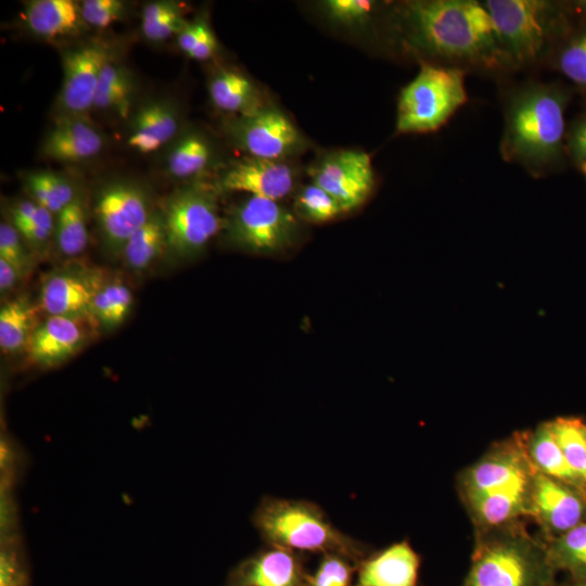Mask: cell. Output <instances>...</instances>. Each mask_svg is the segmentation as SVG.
<instances>
[{"instance_id":"41","label":"cell","mask_w":586,"mask_h":586,"mask_svg":"<svg viewBox=\"0 0 586 586\" xmlns=\"http://www.w3.org/2000/svg\"><path fill=\"white\" fill-rule=\"evenodd\" d=\"M561 71L574 82L586 86V33L575 38L561 53Z\"/></svg>"},{"instance_id":"8","label":"cell","mask_w":586,"mask_h":586,"mask_svg":"<svg viewBox=\"0 0 586 586\" xmlns=\"http://www.w3.org/2000/svg\"><path fill=\"white\" fill-rule=\"evenodd\" d=\"M535 472L526 450L525 432L514 433L493 444L460 473L459 495L466 502L482 495L528 488Z\"/></svg>"},{"instance_id":"19","label":"cell","mask_w":586,"mask_h":586,"mask_svg":"<svg viewBox=\"0 0 586 586\" xmlns=\"http://www.w3.org/2000/svg\"><path fill=\"white\" fill-rule=\"evenodd\" d=\"M103 138L84 116L63 115L49 130L42 143L46 156L59 162H80L99 154Z\"/></svg>"},{"instance_id":"42","label":"cell","mask_w":586,"mask_h":586,"mask_svg":"<svg viewBox=\"0 0 586 586\" xmlns=\"http://www.w3.org/2000/svg\"><path fill=\"white\" fill-rule=\"evenodd\" d=\"M0 258L13 265L21 276L28 267V256L23 238L17 229L8 222L0 225Z\"/></svg>"},{"instance_id":"34","label":"cell","mask_w":586,"mask_h":586,"mask_svg":"<svg viewBox=\"0 0 586 586\" xmlns=\"http://www.w3.org/2000/svg\"><path fill=\"white\" fill-rule=\"evenodd\" d=\"M132 302L130 289L119 281H114L98 290L91 314L99 323L114 327L126 318Z\"/></svg>"},{"instance_id":"6","label":"cell","mask_w":586,"mask_h":586,"mask_svg":"<svg viewBox=\"0 0 586 586\" xmlns=\"http://www.w3.org/2000/svg\"><path fill=\"white\" fill-rule=\"evenodd\" d=\"M161 212L167 249L183 257L201 252L224 227L214 190L202 183L176 191Z\"/></svg>"},{"instance_id":"17","label":"cell","mask_w":586,"mask_h":586,"mask_svg":"<svg viewBox=\"0 0 586 586\" xmlns=\"http://www.w3.org/2000/svg\"><path fill=\"white\" fill-rule=\"evenodd\" d=\"M89 316H49L33 332L26 346L29 358L43 367L56 366L76 354L93 326ZM94 318V317H93Z\"/></svg>"},{"instance_id":"30","label":"cell","mask_w":586,"mask_h":586,"mask_svg":"<svg viewBox=\"0 0 586 586\" xmlns=\"http://www.w3.org/2000/svg\"><path fill=\"white\" fill-rule=\"evenodd\" d=\"M26 188L37 204L56 215L78 195L66 178L49 171L29 174Z\"/></svg>"},{"instance_id":"29","label":"cell","mask_w":586,"mask_h":586,"mask_svg":"<svg viewBox=\"0 0 586 586\" xmlns=\"http://www.w3.org/2000/svg\"><path fill=\"white\" fill-rule=\"evenodd\" d=\"M132 92L131 75L125 67L110 60L102 68L93 107L112 110L125 117L130 110Z\"/></svg>"},{"instance_id":"37","label":"cell","mask_w":586,"mask_h":586,"mask_svg":"<svg viewBox=\"0 0 586 586\" xmlns=\"http://www.w3.org/2000/svg\"><path fill=\"white\" fill-rule=\"evenodd\" d=\"M357 564L349 559L334 553L321 556L313 574L307 576L308 586H354Z\"/></svg>"},{"instance_id":"21","label":"cell","mask_w":586,"mask_h":586,"mask_svg":"<svg viewBox=\"0 0 586 586\" xmlns=\"http://www.w3.org/2000/svg\"><path fill=\"white\" fill-rule=\"evenodd\" d=\"M179 126L178 113L170 103L150 102L136 114L128 145L143 154L155 152L177 136Z\"/></svg>"},{"instance_id":"2","label":"cell","mask_w":586,"mask_h":586,"mask_svg":"<svg viewBox=\"0 0 586 586\" xmlns=\"http://www.w3.org/2000/svg\"><path fill=\"white\" fill-rule=\"evenodd\" d=\"M557 572L545 539L532 536L519 520L475 530L470 568L461 586H557Z\"/></svg>"},{"instance_id":"18","label":"cell","mask_w":586,"mask_h":586,"mask_svg":"<svg viewBox=\"0 0 586 586\" xmlns=\"http://www.w3.org/2000/svg\"><path fill=\"white\" fill-rule=\"evenodd\" d=\"M420 565V556L404 539L365 557L354 586H418Z\"/></svg>"},{"instance_id":"1","label":"cell","mask_w":586,"mask_h":586,"mask_svg":"<svg viewBox=\"0 0 586 586\" xmlns=\"http://www.w3.org/2000/svg\"><path fill=\"white\" fill-rule=\"evenodd\" d=\"M400 15L408 41L434 56L488 66L507 56L488 10L477 1H407Z\"/></svg>"},{"instance_id":"24","label":"cell","mask_w":586,"mask_h":586,"mask_svg":"<svg viewBox=\"0 0 586 586\" xmlns=\"http://www.w3.org/2000/svg\"><path fill=\"white\" fill-rule=\"evenodd\" d=\"M80 18V7L73 0H33L26 3L24 10L28 29L43 38L76 34Z\"/></svg>"},{"instance_id":"10","label":"cell","mask_w":586,"mask_h":586,"mask_svg":"<svg viewBox=\"0 0 586 586\" xmlns=\"http://www.w3.org/2000/svg\"><path fill=\"white\" fill-rule=\"evenodd\" d=\"M232 142L249 156L288 161L302 153L307 141L291 119L275 105L234 116L226 124Z\"/></svg>"},{"instance_id":"47","label":"cell","mask_w":586,"mask_h":586,"mask_svg":"<svg viewBox=\"0 0 586 586\" xmlns=\"http://www.w3.org/2000/svg\"><path fill=\"white\" fill-rule=\"evenodd\" d=\"M584 170H585V173H586V163L584 164Z\"/></svg>"},{"instance_id":"27","label":"cell","mask_w":586,"mask_h":586,"mask_svg":"<svg viewBox=\"0 0 586 586\" xmlns=\"http://www.w3.org/2000/svg\"><path fill=\"white\" fill-rule=\"evenodd\" d=\"M25 297L7 302L0 309V347L3 353L26 348L39 324L37 311Z\"/></svg>"},{"instance_id":"43","label":"cell","mask_w":586,"mask_h":586,"mask_svg":"<svg viewBox=\"0 0 586 586\" xmlns=\"http://www.w3.org/2000/svg\"><path fill=\"white\" fill-rule=\"evenodd\" d=\"M21 277L18 270L3 258H0V291L4 293L16 283Z\"/></svg>"},{"instance_id":"28","label":"cell","mask_w":586,"mask_h":586,"mask_svg":"<svg viewBox=\"0 0 586 586\" xmlns=\"http://www.w3.org/2000/svg\"><path fill=\"white\" fill-rule=\"evenodd\" d=\"M212 156L209 141L203 135L191 131L181 136L173 145L166 165L173 177L188 179L203 173L209 165Z\"/></svg>"},{"instance_id":"38","label":"cell","mask_w":586,"mask_h":586,"mask_svg":"<svg viewBox=\"0 0 586 586\" xmlns=\"http://www.w3.org/2000/svg\"><path fill=\"white\" fill-rule=\"evenodd\" d=\"M375 2L370 0H327L321 2L324 14L334 23L358 26L366 23Z\"/></svg>"},{"instance_id":"45","label":"cell","mask_w":586,"mask_h":586,"mask_svg":"<svg viewBox=\"0 0 586 586\" xmlns=\"http://www.w3.org/2000/svg\"><path fill=\"white\" fill-rule=\"evenodd\" d=\"M557 586H581L579 584H575L573 582L565 584V585H557Z\"/></svg>"},{"instance_id":"23","label":"cell","mask_w":586,"mask_h":586,"mask_svg":"<svg viewBox=\"0 0 586 586\" xmlns=\"http://www.w3.org/2000/svg\"><path fill=\"white\" fill-rule=\"evenodd\" d=\"M525 445L530 460L538 472L570 485L586 495V484L566 461L549 421L540 423L533 431H526Z\"/></svg>"},{"instance_id":"36","label":"cell","mask_w":586,"mask_h":586,"mask_svg":"<svg viewBox=\"0 0 586 586\" xmlns=\"http://www.w3.org/2000/svg\"><path fill=\"white\" fill-rule=\"evenodd\" d=\"M179 49L196 61L212 59L218 51V41L204 18L187 23L177 36Z\"/></svg>"},{"instance_id":"48","label":"cell","mask_w":586,"mask_h":586,"mask_svg":"<svg viewBox=\"0 0 586 586\" xmlns=\"http://www.w3.org/2000/svg\"><path fill=\"white\" fill-rule=\"evenodd\" d=\"M576 584V583H575ZM581 586H586V585H581Z\"/></svg>"},{"instance_id":"11","label":"cell","mask_w":586,"mask_h":586,"mask_svg":"<svg viewBox=\"0 0 586 586\" xmlns=\"http://www.w3.org/2000/svg\"><path fill=\"white\" fill-rule=\"evenodd\" d=\"M310 181L330 193L346 212L371 193L374 174L369 154L357 150L328 153L308 167Z\"/></svg>"},{"instance_id":"46","label":"cell","mask_w":586,"mask_h":586,"mask_svg":"<svg viewBox=\"0 0 586 586\" xmlns=\"http://www.w3.org/2000/svg\"><path fill=\"white\" fill-rule=\"evenodd\" d=\"M578 3H579V5L586 8V1H579Z\"/></svg>"},{"instance_id":"15","label":"cell","mask_w":586,"mask_h":586,"mask_svg":"<svg viewBox=\"0 0 586 586\" xmlns=\"http://www.w3.org/2000/svg\"><path fill=\"white\" fill-rule=\"evenodd\" d=\"M109 61V50L100 43L84 44L63 54L59 95L63 115L82 116L93 107L100 75Z\"/></svg>"},{"instance_id":"16","label":"cell","mask_w":586,"mask_h":586,"mask_svg":"<svg viewBox=\"0 0 586 586\" xmlns=\"http://www.w3.org/2000/svg\"><path fill=\"white\" fill-rule=\"evenodd\" d=\"M307 576L298 552L267 546L238 564L226 586H308Z\"/></svg>"},{"instance_id":"20","label":"cell","mask_w":586,"mask_h":586,"mask_svg":"<svg viewBox=\"0 0 586 586\" xmlns=\"http://www.w3.org/2000/svg\"><path fill=\"white\" fill-rule=\"evenodd\" d=\"M100 288L73 273H58L42 285L40 309L49 316H89Z\"/></svg>"},{"instance_id":"9","label":"cell","mask_w":586,"mask_h":586,"mask_svg":"<svg viewBox=\"0 0 586 586\" xmlns=\"http://www.w3.org/2000/svg\"><path fill=\"white\" fill-rule=\"evenodd\" d=\"M507 56L536 61L553 30L551 5L539 0H488L485 3Z\"/></svg>"},{"instance_id":"22","label":"cell","mask_w":586,"mask_h":586,"mask_svg":"<svg viewBox=\"0 0 586 586\" xmlns=\"http://www.w3.org/2000/svg\"><path fill=\"white\" fill-rule=\"evenodd\" d=\"M214 106L234 116L251 115L267 103L255 84L235 68H220L208 81Z\"/></svg>"},{"instance_id":"3","label":"cell","mask_w":586,"mask_h":586,"mask_svg":"<svg viewBox=\"0 0 586 586\" xmlns=\"http://www.w3.org/2000/svg\"><path fill=\"white\" fill-rule=\"evenodd\" d=\"M253 523L268 546L340 555L356 564L369 555L366 546L336 528L324 511L308 500L265 496Z\"/></svg>"},{"instance_id":"14","label":"cell","mask_w":586,"mask_h":586,"mask_svg":"<svg viewBox=\"0 0 586 586\" xmlns=\"http://www.w3.org/2000/svg\"><path fill=\"white\" fill-rule=\"evenodd\" d=\"M296 169L288 161L245 155L230 163L218 179V188L227 192L280 201L295 188Z\"/></svg>"},{"instance_id":"40","label":"cell","mask_w":586,"mask_h":586,"mask_svg":"<svg viewBox=\"0 0 586 586\" xmlns=\"http://www.w3.org/2000/svg\"><path fill=\"white\" fill-rule=\"evenodd\" d=\"M53 214L38 204L37 209L26 220L13 225L29 244L41 247L50 239L54 227Z\"/></svg>"},{"instance_id":"32","label":"cell","mask_w":586,"mask_h":586,"mask_svg":"<svg viewBox=\"0 0 586 586\" xmlns=\"http://www.w3.org/2000/svg\"><path fill=\"white\" fill-rule=\"evenodd\" d=\"M549 422L566 461L586 484V423L575 417H559Z\"/></svg>"},{"instance_id":"33","label":"cell","mask_w":586,"mask_h":586,"mask_svg":"<svg viewBox=\"0 0 586 586\" xmlns=\"http://www.w3.org/2000/svg\"><path fill=\"white\" fill-rule=\"evenodd\" d=\"M187 23L177 3L153 1L143 8L141 30L148 40L160 42L178 36Z\"/></svg>"},{"instance_id":"39","label":"cell","mask_w":586,"mask_h":586,"mask_svg":"<svg viewBox=\"0 0 586 586\" xmlns=\"http://www.w3.org/2000/svg\"><path fill=\"white\" fill-rule=\"evenodd\" d=\"M82 21L95 28H105L124 15V2L119 0H85L80 3Z\"/></svg>"},{"instance_id":"26","label":"cell","mask_w":586,"mask_h":586,"mask_svg":"<svg viewBox=\"0 0 586 586\" xmlns=\"http://www.w3.org/2000/svg\"><path fill=\"white\" fill-rule=\"evenodd\" d=\"M545 542L556 570L569 573L573 583L586 585V522Z\"/></svg>"},{"instance_id":"7","label":"cell","mask_w":586,"mask_h":586,"mask_svg":"<svg viewBox=\"0 0 586 586\" xmlns=\"http://www.w3.org/2000/svg\"><path fill=\"white\" fill-rule=\"evenodd\" d=\"M228 239L255 254H273L296 238V216L280 201L249 195L230 211L224 222Z\"/></svg>"},{"instance_id":"12","label":"cell","mask_w":586,"mask_h":586,"mask_svg":"<svg viewBox=\"0 0 586 586\" xmlns=\"http://www.w3.org/2000/svg\"><path fill=\"white\" fill-rule=\"evenodd\" d=\"M152 209L146 192L126 180L104 186L97 195L94 214L105 244L122 252L130 235L150 217Z\"/></svg>"},{"instance_id":"35","label":"cell","mask_w":586,"mask_h":586,"mask_svg":"<svg viewBox=\"0 0 586 586\" xmlns=\"http://www.w3.org/2000/svg\"><path fill=\"white\" fill-rule=\"evenodd\" d=\"M294 208L300 217L315 224L330 221L345 213L330 193L313 182L295 192Z\"/></svg>"},{"instance_id":"44","label":"cell","mask_w":586,"mask_h":586,"mask_svg":"<svg viewBox=\"0 0 586 586\" xmlns=\"http://www.w3.org/2000/svg\"><path fill=\"white\" fill-rule=\"evenodd\" d=\"M573 143L578 155L586 160V123L575 131Z\"/></svg>"},{"instance_id":"5","label":"cell","mask_w":586,"mask_h":586,"mask_svg":"<svg viewBox=\"0 0 586 586\" xmlns=\"http://www.w3.org/2000/svg\"><path fill=\"white\" fill-rule=\"evenodd\" d=\"M467 101L463 72L422 64L402 90L397 104L398 132H428L443 126Z\"/></svg>"},{"instance_id":"13","label":"cell","mask_w":586,"mask_h":586,"mask_svg":"<svg viewBox=\"0 0 586 586\" xmlns=\"http://www.w3.org/2000/svg\"><path fill=\"white\" fill-rule=\"evenodd\" d=\"M530 518L545 540L586 522V495L536 470L531 492Z\"/></svg>"},{"instance_id":"25","label":"cell","mask_w":586,"mask_h":586,"mask_svg":"<svg viewBox=\"0 0 586 586\" xmlns=\"http://www.w3.org/2000/svg\"><path fill=\"white\" fill-rule=\"evenodd\" d=\"M167 249L162 212L152 211L148 220L127 240L122 255L128 267L143 270L151 266Z\"/></svg>"},{"instance_id":"31","label":"cell","mask_w":586,"mask_h":586,"mask_svg":"<svg viewBox=\"0 0 586 586\" xmlns=\"http://www.w3.org/2000/svg\"><path fill=\"white\" fill-rule=\"evenodd\" d=\"M55 238L60 251L67 256L80 254L87 246V214L80 195L63 208L56 218Z\"/></svg>"},{"instance_id":"4","label":"cell","mask_w":586,"mask_h":586,"mask_svg":"<svg viewBox=\"0 0 586 586\" xmlns=\"http://www.w3.org/2000/svg\"><path fill=\"white\" fill-rule=\"evenodd\" d=\"M563 131L561 95L546 88L531 89L510 109L506 149L521 161L544 163L558 153Z\"/></svg>"}]
</instances>
